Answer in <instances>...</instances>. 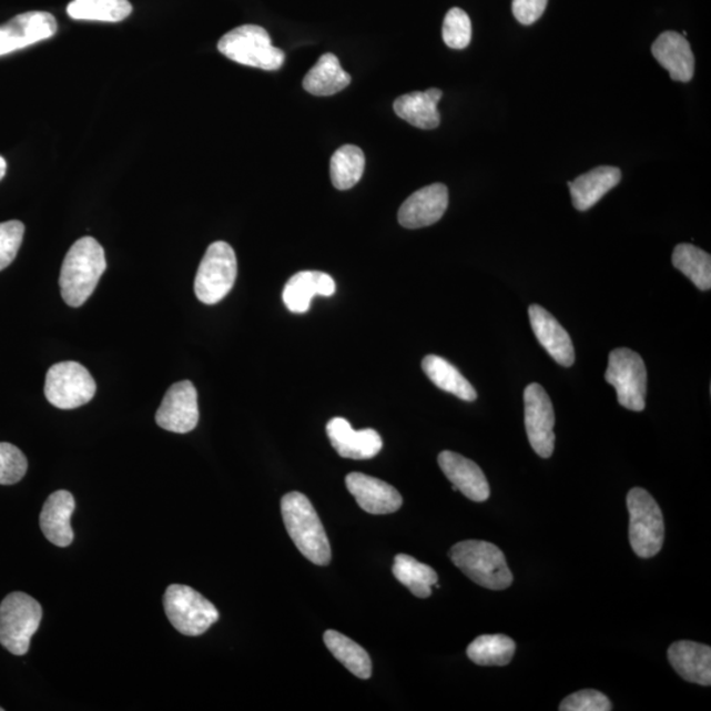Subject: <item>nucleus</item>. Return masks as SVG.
<instances>
[{"mask_svg": "<svg viewBox=\"0 0 711 711\" xmlns=\"http://www.w3.org/2000/svg\"><path fill=\"white\" fill-rule=\"evenodd\" d=\"M108 267L103 246L94 237H82L67 253L61 267L60 287L65 304L81 307L93 295Z\"/></svg>", "mask_w": 711, "mask_h": 711, "instance_id": "obj_1", "label": "nucleus"}, {"mask_svg": "<svg viewBox=\"0 0 711 711\" xmlns=\"http://www.w3.org/2000/svg\"><path fill=\"white\" fill-rule=\"evenodd\" d=\"M281 512L288 537L299 552L316 566H328L333 558L329 540L325 526L309 499L298 491L287 492L281 499Z\"/></svg>", "mask_w": 711, "mask_h": 711, "instance_id": "obj_2", "label": "nucleus"}, {"mask_svg": "<svg viewBox=\"0 0 711 711\" xmlns=\"http://www.w3.org/2000/svg\"><path fill=\"white\" fill-rule=\"evenodd\" d=\"M449 558L477 586L504 590L512 583L514 577L504 552L489 541H460L450 548Z\"/></svg>", "mask_w": 711, "mask_h": 711, "instance_id": "obj_3", "label": "nucleus"}, {"mask_svg": "<svg viewBox=\"0 0 711 711\" xmlns=\"http://www.w3.org/2000/svg\"><path fill=\"white\" fill-rule=\"evenodd\" d=\"M217 49L231 61L241 65L278 70L285 63V53L272 44L270 33L263 27L245 24L225 33Z\"/></svg>", "mask_w": 711, "mask_h": 711, "instance_id": "obj_4", "label": "nucleus"}, {"mask_svg": "<svg viewBox=\"0 0 711 711\" xmlns=\"http://www.w3.org/2000/svg\"><path fill=\"white\" fill-rule=\"evenodd\" d=\"M41 605L31 596L16 591L0 603V644L13 654H26L40 628Z\"/></svg>", "mask_w": 711, "mask_h": 711, "instance_id": "obj_5", "label": "nucleus"}, {"mask_svg": "<svg viewBox=\"0 0 711 711\" xmlns=\"http://www.w3.org/2000/svg\"><path fill=\"white\" fill-rule=\"evenodd\" d=\"M630 512V545L642 559H650L660 552L664 544V517L660 506L649 491L633 488L628 495Z\"/></svg>", "mask_w": 711, "mask_h": 711, "instance_id": "obj_6", "label": "nucleus"}, {"mask_svg": "<svg viewBox=\"0 0 711 711\" xmlns=\"http://www.w3.org/2000/svg\"><path fill=\"white\" fill-rule=\"evenodd\" d=\"M237 277L234 248L225 242L209 246L196 272L194 292L202 304L215 305L227 297Z\"/></svg>", "mask_w": 711, "mask_h": 711, "instance_id": "obj_7", "label": "nucleus"}, {"mask_svg": "<svg viewBox=\"0 0 711 711\" xmlns=\"http://www.w3.org/2000/svg\"><path fill=\"white\" fill-rule=\"evenodd\" d=\"M164 608L173 628L186 637L202 636L220 619V611L207 598L177 583L166 589Z\"/></svg>", "mask_w": 711, "mask_h": 711, "instance_id": "obj_8", "label": "nucleus"}, {"mask_svg": "<svg viewBox=\"0 0 711 711\" xmlns=\"http://www.w3.org/2000/svg\"><path fill=\"white\" fill-rule=\"evenodd\" d=\"M44 392L49 404L61 410H73L94 398L97 384L83 365L63 362L48 370Z\"/></svg>", "mask_w": 711, "mask_h": 711, "instance_id": "obj_9", "label": "nucleus"}, {"mask_svg": "<svg viewBox=\"0 0 711 711\" xmlns=\"http://www.w3.org/2000/svg\"><path fill=\"white\" fill-rule=\"evenodd\" d=\"M605 379L616 387L619 405L631 412L646 408L647 369L642 356L629 348H618L609 356Z\"/></svg>", "mask_w": 711, "mask_h": 711, "instance_id": "obj_10", "label": "nucleus"}, {"mask_svg": "<svg viewBox=\"0 0 711 711\" xmlns=\"http://www.w3.org/2000/svg\"><path fill=\"white\" fill-rule=\"evenodd\" d=\"M525 425L535 454L549 459L555 449V412L551 398L539 384L526 387Z\"/></svg>", "mask_w": 711, "mask_h": 711, "instance_id": "obj_11", "label": "nucleus"}, {"mask_svg": "<svg viewBox=\"0 0 711 711\" xmlns=\"http://www.w3.org/2000/svg\"><path fill=\"white\" fill-rule=\"evenodd\" d=\"M161 428L174 434H187L199 426V393L190 382H181L169 387L163 403L156 413Z\"/></svg>", "mask_w": 711, "mask_h": 711, "instance_id": "obj_12", "label": "nucleus"}, {"mask_svg": "<svg viewBox=\"0 0 711 711\" xmlns=\"http://www.w3.org/2000/svg\"><path fill=\"white\" fill-rule=\"evenodd\" d=\"M58 21L52 13L42 11L20 13L9 23L0 26V55L51 39L58 32Z\"/></svg>", "mask_w": 711, "mask_h": 711, "instance_id": "obj_13", "label": "nucleus"}, {"mask_svg": "<svg viewBox=\"0 0 711 711\" xmlns=\"http://www.w3.org/2000/svg\"><path fill=\"white\" fill-rule=\"evenodd\" d=\"M448 202L447 186L434 183L408 196L398 211V222L408 230L428 227L441 220Z\"/></svg>", "mask_w": 711, "mask_h": 711, "instance_id": "obj_14", "label": "nucleus"}, {"mask_svg": "<svg viewBox=\"0 0 711 711\" xmlns=\"http://www.w3.org/2000/svg\"><path fill=\"white\" fill-rule=\"evenodd\" d=\"M346 485L358 506L373 516L396 512L404 504L403 496L392 485L358 471L346 477Z\"/></svg>", "mask_w": 711, "mask_h": 711, "instance_id": "obj_15", "label": "nucleus"}, {"mask_svg": "<svg viewBox=\"0 0 711 711\" xmlns=\"http://www.w3.org/2000/svg\"><path fill=\"white\" fill-rule=\"evenodd\" d=\"M331 445L344 459L369 460L383 449L382 436L375 429L356 431L344 418H333L327 425Z\"/></svg>", "mask_w": 711, "mask_h": 711, "instance_id": "obj_16", "label": "nucleus"}, {"mask_svg": "<svg viewBox=\"0 0 711 711\" xmlns=\"http://www.w3.org/2000/svg\"><path fill=\"white\" fill-rule=\"evenodd\" d=\"M439 467L446 475L453 489L475 502L488 501L490 488L487 477L475 461L459 454L443 450L438 457Z\"/></svg>", "mask_w": 711, "mask_h": 711, "instance_id": "obj_17", "label": "nucleus"}, {"mask_svg": "<svg viewBox=\"0 0 711 711\" xmlns=\"http://www.w3.org/2000/svg\"><path fill=\"white\" fill-rule=\"evenodd\" d=\"M531 327L538 342L541 344L549 356L562 366H572L575 364V347L567 329L562 327L558 319L546 308L531 305L529 308Z\"/></svg>", "mask_w": 711, "mask_h": 711, "instance_id": "obj_18", "label": "nucleus"}, {"mask_svg": "<svg viewBox=\"0 0 711 711\" xmlns=\"http://www.w3.org/2000/svg\"><path fill=\"white\" fill-rule=\"evenodd\" d=\"M651 52L673 81L689 82L693 79L694 55L691 44L682 34L672 31L661 33L653 42Z\"/></svg>", "mask_w": 711, "mask_h": 711, "instance_id": "obj_19", "label": "nucleus"}, {"mask_svg": "<svg viewBox=\"0 0 711 711\" xmlns=\"http://www.w3.org/2000/svg\"><path fill=\"white\" fill-rule=\"evenodd\" d=\"M75 509L74 497L67 490L49 496L40 514V527L45 538L58 547L73 544L74 532L70 526Z\"/></svg>", "mask_w": 711, "mask_h": 711, "instance_id": "obj_20", "label": "nucleus"}, {"mask_svg": "<svg viewBox=\"0 0 711 711\" xmlns=\"http://www.w3.org/2000/svg\"><path fill=\"white\" fill-rule=\"evenodd\" d=\"M336 292V284L327 273L305 271L294 274L287 281L283 292L284 304L288 312L305 314L316 295L331 297Z\"/></svg>", "mask_w": 711, "mask_h": 711, "instance_id": "obj_21", "label": "nucleus"}, {"mask_svg": "<svg viewBox=\"0 0 711 711\" xmlns=\"http://www.w3.org/2000/svg\"><path fill=\"white\" fill-rule=\"evenodd\" d=\"M668 660L682 679L703 687L711 684V649L709 646L680 640L668 650Z\"/></svg>", "mask_w": 711, "mask_h": 711, "instance_id": "obj_22", "label": "nucleus"}, {"mask_svg": "<svg viewBox=\"0 0 711 711\" xmlns=\"http://www.w3.org/2000/svg\"><path fill=\"white\" fill-rule=\"evenodd\" d=\"M622 180V172L616 166H598L568 182L576 210L588 211L600 202Z\"/></svg>", "mask_w": 711, "mask_h": 711, "instance_id": "obj_23", "label": "nucleus"}, {"mask_svg": "<svg viewBox=\"0 0 711 711\" xmlns=\"http://www.w3.org/2000/svg\"><path fill=\"white\" fill-rule=\"evenodd\" d=\"M443 97L441 90L428 89L397 98L394 112L405 122L420 130H434L440 124L438 103Z\"/></svg>", "mask_w": 711, "mask_h": 711, "instance_id": "obj_24", "label": "nucleus"}, {"mask_svg": "<svg viewBox=\"0 0 711 711\" xmlns=\"http://www.w3.org/2000/svg\"><path fill=\"white\" fill-rule=\"evenodd\" d=\"M351 80L339 59L333 53H326L309 69L304 79V88L315 97H329L348 88Z\"/></svg>", "mask_w": 711, "mask_h": 711, "instance_id": "obj_25", "label": "nucleus"}, {"mask_svg": "<svg viewBox=\"0 0 711 711\" xmlns=\"http://www.w3.org/2000/svg\"><path fill=\"white\" fill-rule=\"evenodd\" d=\"M421 369L440 390L454 394L457 398L474 403L477 399L475 387L457 370L456 366L440 356L428 355L421 362Z\"/></svg>", "mask_w": 711, "mask_h": 711, "instance_id": "obj_26", "label": "nucleus"}, {"mask_svg": "<svg viewBox=\"0 0 711 711\" xmlns=\"http://www.w3.org/2000/svg\"><path fill=\"white\" fill-rule=\"evenodd\" d=\"M393 575L415 597L428 598L439 577L435 570L414 559L413 556L399 553L394 558Z\"/></svg>", "mask_w": 711, "mask_h": 711, "instance_id": "obj_27", "label": "nucleus"}, {"mask_svg": "<svg viewBox=\"0 0 711 711\" xmlns=\"http://www.w3.org/2000/svg\"><path fill=\"white\" fill-rule=\"evenodd\" d=\"M333 657L341 661L356 678L368 680L372 676V660L368 652L354 640L335 630H328L323 637Z\"/></svg>", "mask_w": 711, "mask_h": 711, "instance_id": "obj_28", "label": "nucleus"}, {"mask_svg": "<svg viewBox=\"0 0 711 711\" xmlns=\"http://www.w3.org/2000/svg\"><path fill=\"white\" fill-rule=\"evenodd\" d=\"M517 646L509 637L502 633L496 636H481L468 646V658L481 667H505L516 653Z\"/></svg>", "mask_w": 711, "mask_h": 711, "instance_id": "obj_29", "label": "nucleus"}, {"mask_svg": "<svg viewBox=\"0 0 711 711\" xmlns=\"http://www.w3.org/2000/svg\"><path fill=\"white\" fill-rule=\"evenodd\" d=\"M672 264L700 291H710L711 257L709 253L692 244H679L673 251Z\"/></svg>", "mask_w": 711, "mask_h": 711, "instance_id": "obj_30", "label": "nucleus"}, {"mask_svg": "<svg viewBox=\"0 0 711 711\" xmlns=\"http://www.w3.org/2000/svg\"><path fill=\"white\" fill-rule=\"evenodd\" d=\"M67 11L75 20L119 23L131 16L133 7L129 0H73Z\"/></svg>", "mask_w": 711, "mask_h": 711, "instance_id": "obj_31", "label": "nucleus"}, {"mask_svg": "<svg viewBox=\"0 0 711 711\" xmlns=\"http://www.w3.org/2000/svg\"><path fill=\"white\" fill-rule=\"evenodd\" d=\"M331 180L337 190H349L362 180L365 169V156L360 148L344 145L331 159Z\"/></svg>", "mask_w": 711, "mask_h": 711, "instance_id": "obj_32", "label": "nucleus"}, {"mask_svg": "<svg viewBox=\"0 0 711 711\" xmlns=\"http://www.w3.org/2000/svg\"><path fill=\"white\" fill-rule=\"evenodd\" d=\"M443 40L453 49H464L470 44L471 23L466 11L455 7L447 12L443 23Z\"/></svg>", "mask_w": 711, "mask_h": 711, "instance_id": "obj_33", "label": "nucleus"}, {"mask_svg": "<svg viewBox=\"0 0 711 711\" xmlns=\"http://www.w3.org/2000/svg\"><path fill=\"white\" fill-rule=\"evenodd\" d=\"M28 461L11 443H0V485H13L27 474Z\"/></svg>", "mask_w": 711, "mask_h": 711, "instance_id": "obj_34", "label": "nucleus"}, {"mask_svg": "<svg viewBox=\"0 0 711 711\" xmlns=\"http://www.w3.org/2000/svg\"><path fill=\"white\" fill-rule=\"evenodd\" d=\"M24 224L19 221L0 223V271L16 260L24 237Z\"/></svg>", "mask_w": 711, "mask_h": 711, "instance_id": "obj_35", "label": "nucleus"}, {"mask_svg": "<svg viewBox=\"0 0 711 711\" xmlns=\"http://www.w3.org/2000/svg\"><path fill=\"white\" fill-rule=\"evenodd\" d=\"M611 702L607 695L593 689L576 692L560 703V711H610Z\"/></svg>", "mask_w": 711, "mask_h": 711, "instance_id": "obj_36", "label": "nucleus"}, {"mask_svg": "<svg viewBox=\"0 0 711 711\" xmlns=\"http://www.w3.org/2000/svg\"><path fill=\"white\" fill-rule=\"evenodd\" d=\"M548 0H512V13L520 24L531 26L546 11Z\"/></svg>", "mask_w": 711, "mask_h": 711, "instance_id": "obj_37", "label": "nucleus"}, {"mask_svg": "<svg viewBox=\"0 0 711 711\" xmlns=\"http://www.w3.org/2000/svg\"><path fill=\"white\" fill-rule=\"evenodd\" d=\"M6 172H7L6 160L2 156H0V181L3 180Z\"/></svg>", "mask_w": 711, "mask_h": 711, "instance_id": "obj_38", "label": "nucleus"}, {"mask_svg": "<svg viewBox=\"0 0 711 711\" xmlns=\"http://www.w3.org/2000/svg\"><path fill=\"white\" fill-rule=\"evenodd\" d=\"M0 711H3V708H0Z\"/></svg>", "mask_w": 711, "mask_h": 711, "instance_id": "obj_39", "label": "nucleus"}]
</instances>
